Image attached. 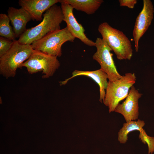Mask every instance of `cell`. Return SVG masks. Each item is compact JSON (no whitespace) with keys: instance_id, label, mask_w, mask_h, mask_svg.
Instances as JSON below:
<instances>
[{"instance_id":"obj_1","label":"cell","mask_w":154,"mask_h":154,"mask_svg":"<svg viewBox=\"0 0 154 154\" xmlns=\"http://www.w3.org/2000/svg\"><path fill=\"white\" fill-rule=\"evenodd\" d=\"M64 15L61 6L55 4L48 9L42 21L35 26L27 29L18 40L22 44H31L48 33L60 29Z\"/></svg>"},{"instance_id":"obj_2","label":"cell","mask_w":154,"mask_h":154,"mask_svg":"<svg viewBox=\"0 0 154 154\" xmlns=\"http://www.w3.org/2000/svg\"><path fill=\"white\" fill-rule=\"evenodd\" d=\"M98 30L102 39L113 51L119 60H130L133 54L131 42L123 32L113 28L106 22L100 23Z\"/></svg>"},{"instance_id":"obj_3","label":"cell","mask_w":154,"mask_h":154,"mask_svg":"<svg viewBox=\"0 0 154 154\" xmlns=\"http://www.w3.org/2000/svg\"><path fill=\"white\" fill-rule=\"evenodd\" d=\"M34 50L31 44H22L18 40L11 48L0 57V73L6 78L14 77L17 69L27 60Z\"/></svg>"},{"instance_id":"obj_4","label":"cell","mask_w":154,"mask_h":154,"mask_svg":"<svg viewBox=\"0 0 154 154\" xmlns=\"http://www.w3.org/2000/svg\"><path fill=\"white\" fill-rule=\"evenodd\" d=\"M136 81L135 73L128 72L119 79L109 81L103 103L108 107L109 113L114 112L119 102L126 98Z\"/></svg>"},{"instance_id":"obj_5","label":"cell","mask_w":154,"mask_h":154,"mask_svg":"<svg viewBox=\"0 0 154 154\" xmlns=\"http://www.w3.org/2000/svg\"><path fill=\"white\" fill-rule=\"evenodd\" d=\"M75 38L66 27L50 32L31 44L34 50L48 55L60 57L61 47L67 41L73 42Z\"/></svg>"},{"instance_id":"obj_6","label":"cell","mask_w":154,"mask_h":154,"mask_svg":"<svg viewBox=\"0 0 154 154\" xmlns=\"http://www.w3.org/2000/svg\"><path fill=\"white\" fill-rule=\"evenodd\" d=\"M56 56L34 50L29 58L21 65L27 68L29 73L33 74L42 71L43 78L52 76L60 66Z\"/></svg>"},{"instance_id":"obj_7","label":"cell","mask_w":154,"mask_h":154,"mask_svg":"<svg viewBox=\"0 0 154 154\" xmlns=\"http://www.w3.org/2000/svg\"><path fill=\"white\" fill-rule=\"evenodd\" d=\"M95 43L97 50L93 56V59L100 64V68L108 75L109 81H114L121 78L117 70L111 52V48L102 38H97Z\"/></svg>"},{"instance_id":"obj_8","label":"cell","mask_w":154,"mask_h":154,"mask_svg":"<svg viewBox=\"0 0 154 154\" xmlns=\"http://www.w3.org/2000/svg\"><path fill=\"white\" fill-rule=\"evenodd\" d=\"M143 8L136 18L133 32L135 50H139V43L140 38L151 25L153 18L154 8L150 0H143Z\"/></svg>"},{"instance_id":"obj_9","label":"cell","mask_w":154,"mask_h":154,"mask_svg":"<svg viewBox=\"0 0 154 154\" xmlns=\"http://www.w3.org/2000/svg\"><path fill=\"white\" fill-rule=\"evenodd\" d=\"M142 95L132 86L125 100L118 104L114 112L121 114L126 122L136 120L139 115V100Z\"/></svg>"},{"instance_id":"obj_10","label":"cell","mask_w":154,"mask_h":154,"mask_svg":"<svg viewBox=\"0 0 154 154\" xmlns=\"http://www.w3.org/2000/svg\"><path fill=\"white\" fill-rule=\"evenodd\" d=\"M64 15L63 21L66 23V27L72 35L79 39L85 44L90 46H95V43L89 39L84 33L85 30L79 23L74 16L73 8L70 5L60 2Z\"/></svg>"},{"instance_id":"obj_11","label":"cell","mask_w":154,"mask_h":154,"mask_svg":"<svg viewBox=\"0 0 154 154\" xmlns=\"http://www.w3.org/2000/svg\"><path fill=\"white\" fill-rule=\"evenodd\" d=\"M59 0H19V4L30 15L32 19L37 21L42 20L43 13Z\"/></svg>"},{"instance_id":"obj_12","label":"cell","mask_w":154,"mask_h":154,"mask_svg":"<svg viewBox=\"0 0 154 154\" xmlns=\"http://www.w3.org/2000/svg\"><path fill=\"white\" fill-rule=\"evenodd\" d=\"M79 76H85L90 77L93 80L99 87V101L103 102L106 95V89L108 83L107 80L108 76L107 74L102 69L92 71L74 70L72 73V76L65 80L60 82L61 86L64 85L72 78Z\"/></svg>"},{"instance_id":"obj_13","label":"cell","mask_w":154,"mask_h":154,"mask_svg":"<svg viewBox=\"0 0 154 154\" xmlns=\"http://www.w3.org/2000/svg\"><path fill=\"white\" fill-rule=\"evenodd\" d=\"M9 17L13 27L16 38H19L27 29L28 22L32 19L29 14L23 9L10 7L7 10Z\"/></svg>"},{"instance_id":"obj_14","label":"cell","mask_w":154,"mask_h":154,"mask_svg":"<svg viewBox=\"0 0 154 154\" xmlns=\"http://www.w3.org/2000/svg\"><path fill=\"white\" fill-rule=\"evenodd\" d=\"M103 0H59L70 5L77 11L84 12L90 15L94 13L104 2Z\"/></svg>"},{"instance_id":"obj_15","label":"cell","mask_w":154,"mask_h":154,"mask_svg":"<svg viewBox=\"0 0 154 154\" xmlns=\"http://www.w3.org/2000/svg\"><path fill=\"white\" fill-rule=\"evenodd\" d=\"M145 125L144 121L139 119L124 123L118 133V141L121 144L125 143L128 140V135L129 133L135 130L141 131L143 129Z\"/></svg>"},{"instance_id":"obj_16","label":"cell","mask_w":154,"mask_h":154,"mask_svg":"<svg viewBox=\"0 0 154 154\" xmlns=\"http://www.w3.org/2000/svg\"><path fill=\"white\" fill-rule=\"evenodd\" d=\"M10 20L7 15L0 14V35L13 41L16 40L13 29L10 24Z\"/></svg>"},{"instance_id":"obj_17","label":"cell","mask_w":154,"mask_h":154,"mask_svg":"<svg viewBox=\"0 0 154 154\" xmlns=\"http://www.w3.org/2000/svg\"><path fill=\"white\" fill-rule=\"evenodd\" d=\"M139 132V139L142 143L148 145V154H152L154 152V137L148 135L143 129Z\"/></svg>"},{"instance_id":"obj_18","label":"cell","mask_w":154,"mask_h":154,"mask_svg":"<svg viewBox=\"0 0 154 154\" xmlns=\"http://www.w3.org/2000/svg\"><path fill=\"white\" fill-rule=\"evenodd\" d=\"M14 41L0 37V57L4 55L12 47Z\"/></svg>"},{"instance_id":"obj_19","label":"cell","mask_w":154,"mask_h":154,"mask_svg":"<svg viewBox=\"0 0 154 154\" xmlns=\"http://www.w3.org/2000/svg\"><path fill=\"white\" fill-rule=\"evenodd\" d=\"M120 6L126 7L130 9H133L137 2V0H119Z\"/></svg>"},{"instance_id":"obj_20","label":"cell","mask_w":154,"mask_h":154,"mask_svg":"<svg viewBox=\"0 0 154 154\" xmlns=\"http://www.w3.org/2000/svg\"></svg>"}]
</instances>
